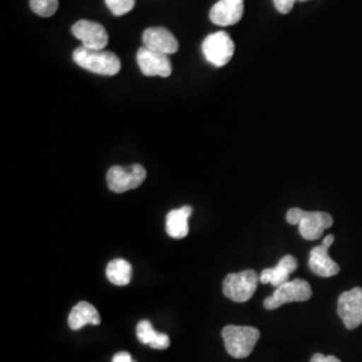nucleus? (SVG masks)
I'll return each instance as SVG.
<instances>
[{"instance_id": "nucleus-1", "label": "nucleus", "mask_w": 362, "mask_h": 362, "mask_svg": "<svg viewBox=\"0 0 362 362\" xmlns=\"http://www.w3.org/2000/svg\"><path fill=\"white\" fill-rule=\"evenodd\" d=\"M286 220L288 224L298 226L300 236L306 240L320 239L325 230L333 226L332 215L321 211H303L300 208L288 209Z\"/></svg>"}, {"instance_id": "nucleus-2", "label": "nucleus", "mask_w": 362, "mask_h": 362, "mask_svg": "<svg viewBox=\"0 0 362 362\" xmlns=\"http://www.w3.org/2000/svg\"><path fill=\"white\" fill-rule=\"evenodd\" d=\"M73 59L79 67L98 76H116L121 70L119 58L113 52L90 50L83 46L73 52Z\"/></svg>"}, {"instance_id": "nucleus-3", "label": "nucleus", "mask_w": 362, "mask_h": 362, "mask_svg": "<svg viewBox=\"0 0 362 362\" xmlns=\"http://www.w3.org/2000/svg\"><path fill=\"white\" fill-rule=\"evenodd\" d=\"M221 337L227 353L233 358H247L260 338V332L252 326L228 325L223 329Z\"/></svg>"}, {"instance_id": "nucleus-4", "label": "nucleus", "mask_w": 362, "mask_h": 362, "mask_svg": "<svg viewBox=\"0 0 362 362\" xmlns=\"http://www.w3.org/2000/svg\"><path fill=\"white\" fill-rule=\"evenodd\" d=\"M259 275L254 270L228 274L223 281V294L238 303L251 299L258 287Z\"/></svg>"}, {"instance_id": "nucleus-5", "label": "nucleus", "mask_w": 362, "mask_h": 362, "mask_svg": "<svg viewBox=\"0 0 362 362\" xmlns=\"http://www.w3.org/2000/svg\"><path fill=\"white\" fill-rule=\"evenodd\" d=\"M313 296L311 286L305 279H293L282 286L276 287L272 297L266 298L263 302L264 309L275 310L286 303L305 302Z\"/></svg>"}, {"instance_id": "nucleus-6", "label": "nucleus", "mask_w": 362, "mask_h": 362, "mask_svg": "<svg viewBox=\"0 0 362 362\" xmlns=\"http://www.w3.org/2000/svg\"><path fill=\"white\" fill-rule=\"evenodd\" d=\"M146 179V169L140 164H134L129 168L115 165L107 170V187L115 194H124L130 189L139 188Z\"/></svg>"}, {"instance_id": "nucleus-7", "label": "nucleus", "mask_w": 362, "mask_h": 362, "mask_svg": "<svg viewBox=\"0 0 362 362\" xmlns=\"http://www.w3.org/2000/svg\"><path fill=\"white\" fill-rule=\"evenodd\" d=\"M202 50L211 65L223 67L233 59L235 43L226 31H218L203 40Z\"/></svg>"}, {"instance_id": "nucleus-8", "label": "nucleus", "mask_w": 362, "mask_h": 362, "mask_svg": "<svg viewBox=\"0 0 362 362\" xmlns=\"http://www.w3.org/2000/svg\"><path fill=\"white\" fill-rule=\"evenodd\" d=\"M338 315L346 329L353 330L362 324V287H354L338 298Z\"/></svg>"}, {"instance_id": "nucleus-9", "label": "nucleus", "mask_w": 362, "mask_h": 362, "mask_svg": "<svg viewBox=\"0 0 362 362\" xmlns=\"http://www.w3.org/2000/svg\"><path fill=\"white\" fill-rule=\"evenodd\" d=\"M71 33L76 38L81 40L83 47L90 50H104L109 42L105 27L86 19L78 21L77 23L71 27Z\"/></svg>"}, {"instance_id": "nucleus-10", "label": "nucleus", "mask_w": 362, "mask_h": 362, "mask_svg": "<svg viewBox=\"0 0 362 362\" xmlns=\"http://www.w3.org/2000/svg\"><path fill=\"white\" fill-rule=\"evenodd\" d=\"M334 243V235H327L322 242V245L314 247L310 251L309 257V267L311 272L322 276L330 278L339 272V266L329 255V248Z\"/></svg>"}, {"instance_id": "nucleus-11", "label": "nucleus", "mask_w": 362, "mask_h": 362, "mask_svg": "<svg viewBox=\"0 0 362 362\" xmlns=\"http://www.w3.org/2000/svg\"><path fill=\"white\" fill-rule=\"evenodd\" d=\"M137 64L145 77L168 78L172 74V64L168 55L141 47L137 52Z\"/></svg>"}, {"instance_id": "nucleus-12", "label": "nucleus", "mask_w": 362, "mask_h": 362, "mask_svg": "<svg viewBox=\"0 0 362 362\" xmlns=\"http://www.w3.org/2000/svg\"><path fill=\"white\" fill-rule=\"evenodd\" d=\"M245 13V0H219L209 11V19L216 26L236 25Z\"/></svg>"}, {"instance_id": "nucleus-13", "label": "nucleus", "mask_w": 362, "mask_h": 362, "mask_svg": "<svg viewBox=\"0 0 362 362\" xmlns=\"http://www.w3.org/2000/svg\"><path fill=\"white\" fill-rule=\"evenodd\" d=\"M143 42L144 47L164 55H170L179 50L177 39L164 27L146 28L144 31Z\"/></svg>"}, {"instance_id": "nucleus-14", "label": "nucleus", "mask_w": 362, "mask_h": 362, "mask_svg": "<svg viewBox=\"0 0 362 362\" xmlns=\"http://www.w3.org/2000/svg\"><path fill=\"white\" fill-rule=\"evenodd\" d=\"M297 267V259L294 258L293 255H286L279 260V263L275 267L263 270L262 274L259 275V281L263 285L270 284L274 287H279L286 282H288L290 274L296 272Z\"/></svg>"}, {"instance_id": "nucleus-15", "label": "nucleus", "mask_w": 362, "mask_h": 362, "mask_svg": "<svg viewBox=\"0 0 362 362\" xmlns=\"http://www.w3.org/2000/svg\"><path fill=\"white\" fill-rule=\"evenodd\" d=\"M101 324V317L97 309L86 300H81L69 314V326L71 330H79L86 325Z\"/></svg>"}, {"instance_id": "nucleus-16", "label": "nucleus", "mask_w": 362, "mask_h": 362, "mask_svg": "<svg viewBox=\"0 0 362 362\" xmlns=\"http://www.w3.org/2000/svg\"><path fill=\"white\" fill-rule=\"evenodd\" d=\"M191 214H192V208L189 206H184L169 212L165 220V230L170 238L182 239L189 233L188 220Z\"/></svg>"}, {"instance_id": "nucleus-17", "label": "nucleus", "mask_w": 362, "mask_h": 362, "mask_svg": "<svg viewBox=\"0 0 362 362\" xmlns=\"http://www.w3.org/2000/svg\"><path fill=\"white\" fill-rule=\"evenodd\" d=\"M137 338L144 345H149L151 348L157 350L168 349L169 337L164 333H158L153 329L149 321H141L137 325Z\"/></svg>"}, {"instance_id": "nucleus-18", "label": "nucleus", "mask_w": 362, "mask_h": 362, "mask_svg": "<svg viewBox=\"0 0 362 362\" xmlns=\"http://www.w3.org/2000/svg\"><path fill=\"white\" fill-rule=\"evenodd\" d=\"M106 276L113 285H129L132 279V264L125 259H115L106 267Z\"/></svg>"}, {"instance_id": "nucleus-19", "label": "nucleus", "mask_w": 362, "mask_h": 362, "mask_svg": "<svg viewBox=\"0 0 362 362\" xmlns=\"http://www.w3.org/2000/svg\"><path fill=\"white\" fill-rule=\"evenodd\" d=\"M59 0H30V7L33 13L43 18H50L57 13Z\"/></svg>"}, {"instance_id": "nucleus-20", "label": "nucleus", "mask_w": 362, "mask_h": 362, "mask_svg": "<svg viewBox=\"0 0 362 362\" xmlns=\"http://www.w3.org/2000/svg\"><path fill=\"white\" fill-rule=\"evenodd\" d=\"M105 4L115 16H122L134 8L136 0H105Z\"/></svg>"}, {"instance_id": "nucleus-21", "label": "nucleus", "mask_w": 362, "mask_h": 362, "mask_svg": "<svg viewBox=\"0 0 362 362\" xmlns=\"http://www.w3.org/2000/svg\"><path fill=\"white\" fill-rule=\"evenodd\" d=\"M296 1H297V0H272L275 8L281 13H290V11L293 10Z\"/></svg>"}, {"instance_id": "nucleus-22", "label": "nucleus", "mask_w": 362, "mask_h": 362, "mask_svg": "<svg viewBox=\"0 0 362 362\" xmlns=\"http://www.w3.org/2000/svg\"><path fill=\"white\" fill-rule=\"evenodd\" d=\"M310 362H342L336 356H324L321 353H317L311 357Z\"/></svg>"}, {"instance_id": "nucleus-23", "label": "nucleus", "mask_w": 362, "mask_h": 362, "mask_svg": "<svg viewBox=\"0 0 362 362\" xmlns=\"http://www.w3.org/2000/svg\"><path fill=\"white\" fill-rule=\"evenodd\" d=\"M112 362H134L132 360V356H130L128 351H119L117 353L116 356L113 357Z\"/></svg>"}, {"instance_id": "nucleus-24", "label": "nucleus", "mask_w": 362, "mask_h": 362, "mask_svg": "<svg viewBox=\"0 0 362 362\" xmlns=\"http://www.w3.org/2000/svg\"><path fill=\"white\" fill-rule=\"evenodd\" d=\"M299 1H305V0H299Z\"/></svg>"}]
</instances>
